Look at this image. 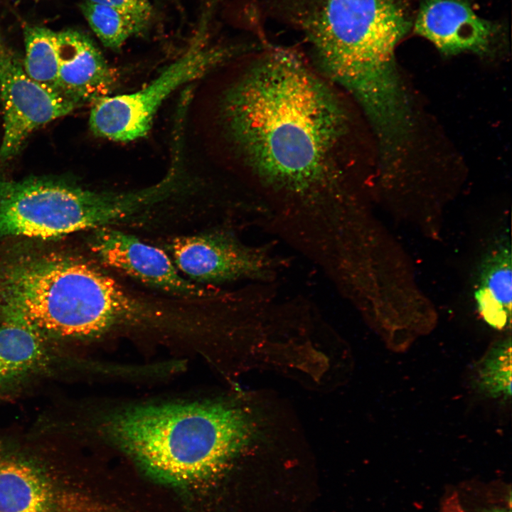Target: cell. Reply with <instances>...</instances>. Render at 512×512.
I'll list each match as a JSON object with an SVG mask.
<instances>
[{
  "label": "cell",
  "mask_w": 512,
  "mask_h": 512,
  "mask_svg": "<svg viewBox=\"0 0 512 512\" xmlns=\"http://www.w3.org/2000/svg\"><path fill=\"white\" fill-rule=\"evenodd\" d=\"M225 74L210 114L215 154L288 206L336 210L355 165L348 95L289 48L267 46Z\"/></svg>",
  "instance_id": "6da1fadb"
},
{
  "label": "cell",
  "mask_w": 512,
  "mask_h": 512,
  "mask_svg": "<svg viewBox=\"0 0 512 512\" xmlns=\"http://www.w3.org/2000/svg\"><path fill=\"white\" fill-rule=\"evenodd\" d=\"M298 11L313 65L357 102L385 152L398 151L412 126L395 55L412 27L404 1L311 0Z\"/></svg>",
  "instance_id": "7a4b0ae2"
},
{
  "label": "cell",
  "mask_w": 512,
  "mask_h": 512,
  "mask_svg": "<svg viewBox=\"0 0 512 512\" xmlns=\"http://www.w3.org/2000/svg\"><path fill=\"white\" fill-rule=\"evenodd\" d=\"M151 310L79 257L21 250L0 257V321L59 346L143 319Z\"/></svg>",
  "instance_id": "3957f363"
},
{
  "label": "cell",
  "mask_w": 512,
  "mask_h": 512,
  "mask_svg": "<svg viewBox=\"0 0 512 512\" xmlns=\"http://www.w3.org/2000/svg\"><path fill=\"white\" fill-rule=\"evenodd\" d=\"M111 438L145 469L186 483L221 469L257 439V415L235 402L144 405L114 415Z\"/></svg>",
  "instance_id": "277c9868"
},
{
  "label": "cell",
  "mask_w": 512,
  "mask_h": 512,
  "mask_svg": "<svg viewBox=\"0 0 512 512\" xmlns=\"http://www.w3.org/2000/svg\"><path fill=\"white\" fill-rule=\"evenodd\" d=\"M156 190L97 192L50 178L0 181V236L49 238L97 229L156 203Z\"/></svg>",
  "instance_id": "5b68a950"
},
{
  "label": "cell",
  "mask_w": 512,
  "mask_h": 512,
  "mask_svg": "<svg viewBox=\"0 0 512 512\" xmlns=\"http://www.w3.org/2000/svg\"><path fill=\"white\" fill-rule=\"evenodd\" d=\"M206 17L205 14L185 53L147 85L132 93L107 95L92 103L89 124L94 134L125 142L145 137L157 110L174 90L242 52L239 47L210 45Z\"/></svg>",
  "instance_id": "8992f818"
},
{
  "label": "cell",
  "mask_w": 512,
  "mask_h": 512,
  "mask_svg": "<svg viewBox=\"0 0 512 512\" xmlns=\"http://www.w3.org/2000/svg\"><path fill=\"white\" fill-rule=\"evenodd\" d=\"M55 438L0 432V512H74Z\"/></svg>",
  "instance_id": "52a82bcc"
},
{
  "label": "cell",
  "mask_w": 512,
  "mask_h": 512,
  "mask_svg": "<svg viewBox=\"0 0 512 512\" xmlns=\"http://www.w3.org/2000/svg\"><path fill=\"white\" fill-rule=\"evenodd\" d=\"M0 101L3 110L0 162L15 156L36 129L78 108L61 94L45 88L28 76L1 31Z\"/></svg>",
  "instance_id": "ba28073f"
},
{
  "label": "cell",
  "mask_w": 512,
  "mask_h": 512,
  "mask_svg": "<svg viewBox=\"0 0 512 512\" xmlns=\"http://www.w3.org/2000/svg\"><path fill=\"white\" fill-rule=\"evenodd\" d=\"M170 249L178 269L198 282L267 278L276 265L266 250L223 231L178 237Z\"/></svg>",
  "instance_id": "9c48e42d"
},
{
  "label": "cell",
  "mask_w": 512,
  "mask_h": 512,
  "mask_svg": "<svg viewBox=\"0 0 512 512\" xmlns=\"http://www.w3.org/2000/svg\"><path fill=\"white\" fill-rule=\"evenodd\" d=\"M90 247L103 265L142 283L178 296H206V289L181 276L166 252L132 235L108 226L99 228Z\"/></svg>",
  "instance_id": "30bf717a"
},
{
  "label": "cell",
  "mask_w": 512,
  "mask_h": 512,
  "mask_svg": "<svg viewBox=\"0 0 512 512\" xmlns=\"http://www.w3.org/2000/svg\"><path fill=\"white\" fill-rule=\"evenodd\" d=\"M68 364L63 347L23 327L0 321V398L63 375Z\"/></svg>",
  "instance_id": "8fae6325"
},
{
  "label": "cell",
  "mask_w": 512,
  "mask_h": 512,
  "mask_svg": "<svg viewBox=\"0 0 512 512\" xmlns=\"http://www.w3.org/2000/svg\"><path fill=\"white\" fill-rule=\"evenodd\" d=\"M414 28L446 55L486 53L498 31L495 23L479 16L464 0L425 1Z\"/></svg>",
  "instance_id": "7c38bea8"
},
{
  "label": "cell",
  "mask_w": 512,
  "mask_h": 512,
  "mask_svg": "<svg viewBox=\"0 0 512 512\" xmlns=\"http://www.w3.org/2000/svg\"><path fill=\"white\" fill-rule=\"evenodd\" d=\"M56 44L59 93L78 107L109 95L117 75L90 36L66 29L56 32Z\"/></svg>",
  "instance_id": "4fadbf2b"
},
{
  "label": "cell",
  "mask_w": 512,
  "mask_h": 512,
  "mask_svg": "<svg viewBox=\"0 0 512 512\" xmlns=\"http://www.w3.org/2000/svg\"><path fill=\"white\" fill-rule=\"evenodd\" d=\"M478 309L491 327L501 330L510 323L511 259L506 249H498L484 264L476 293Z\"/></svg>",
  "instance_id": "5bb4252c"
},
{
  "label": "cell",
  "mask_w": 512,
  "mask_h": 512,
  "mask_svg": "<svg viewBox=\"0 0 512 512\" xmlns=\"http://www.w3.org/2000/svg\"><path fill=\"white\" fill-rule=\"evenodd\" d=\"M437 512H511V484L470 479L446 486Z\"/></svg>",
  "instance_id": "9a60e30c"
},
{
  "label": "cell",
  "mask_w": 512,
  "mask_h": 512,
  "mask_svg": "<svg viewBox=\"0 0 512 512\" xmlns=\"http://www.w3.org/2000/svg\"><path fill=\"white\" fill-rule=\"evenodd\" d=\"M470 386L479 398L487 400L509 399L511 395V341L501 338L490 345L472 366Z\"/></svg>",
  "instance_id": "2e32d148"
},
{
  "label": "cell",
  "mask_w": 512,
  "mask_h": 512,
  "mask_svg": "<svg viewBox=\"0 0 512 512\" xmlns=\"http://www.w3.org/2000/svg\"><path fill=\"white\" fill-rule=\"evenodd\" d=\"M23 38V65L26 73L41 86L59 93L56 32L44 27L28 26L24 28Z\"/></svg>",
  "instance_id": "e0dca14e"
},
{
  "label": "cell",
  "mask_w": 512,
  "mask_h": 512,
  "mask_svg": "<svg viewBox=\"0 0 512 512\" xmlns=\"http://www.w3.org/2000/svg\"><path fill=\"white\" fill-rule=\"evenodd\" d=\"M80 7L96 36L112 50H119L129 38L146 28L128 14L110 6L85 0Z\"/></svg>",
  "instance_id": "ac0fdd59"
},
{
  "label": "cell",
  "mask_w": 512,
  "mask_h": 512,
  "mask_svg": "<svg viewBox=\"0 0 512 512\" xmlns=\"http://www.w3.org/2000/svg\"><path fill=\"white\" fill-rule=\"evenodd\" d=\"M87 1L117 9L132 17L145 28L147 27L153 15V9L150 0Z\"/></svg>",
  "instance_id": "d6986e66"
}]
</instances>
